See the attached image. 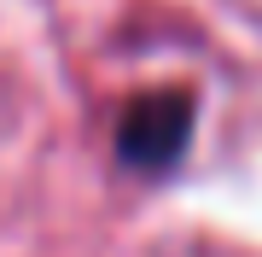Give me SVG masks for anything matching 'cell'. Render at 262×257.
I'll return each instance as SVG.
<instances>
[{"instance_id":"1","label":"cell","mask_w":262,"mask_h":257,"mask_svg":"<svg viewBox=\"0 0 262 257\" xmlns=\"http://www.w3.org/2000/svg\"><path fill=\"white\" fill-rule=\"evenodd\" d=\"M192 117H198V105L187 88H158V94L128 100V111L117 123V158L146 175L175 170L192 146Z\"/></svg>"}]
</instances>
